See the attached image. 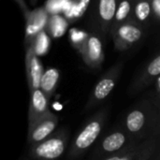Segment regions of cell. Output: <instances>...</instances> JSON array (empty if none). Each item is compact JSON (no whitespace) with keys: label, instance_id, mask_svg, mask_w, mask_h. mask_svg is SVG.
<instances>
[{"label":"cell","instance_id":"obj_1","mask_svg":"<svg viewBox=\"0 0 160 160\" xmlns=\"http://www.w3.org/2000/svg\"><path fill=\"white\" fill-rule=\"evenodd\" d=\"M105 120V114L103 112L98 113L88 124L79 132L72 147L69 151V157L77 158L82 155L99 136Z\"/></svg>","mask_w":160,"mask_h":160},{"label":"cell","instance_id":"obj_2","mask_svg":"<svg viewBox=\"0 0 160 160\" xmlns=\"http://www.w3.org/2000/svg\"><path fill=\"white\" fill-rule=\"evenodd\" d=\"M68 136L65 132H59L51 138H46L42 142L32 145L30 156L34 158L55 159L60 158L65 152Z\"/></svg>","mask_w":160,"mask_h":160},{"label":"cell","instance_id":"obj_3","mask_svg":"<svg viewBox=\"0 0 160 160\" xmlns=\"http://www.w3.org/2000/svg\"><path fill=\"white\" fill-rule=\"evenodd\" d=\"M58 124L56 116L50 112L44 116L38 119L32 125L29 126L28 132V142L29 144L35 145L46 138L50 137L51 134L54 131Z\"/></svg>","mask_w":160,"mask_h":160},{"label":"cell","instance_id":"obj_4","mask_svg":"<svg viewBox=\"0 0 160 160\" xmlns=\"http://www.w3.org/2000/svg\"><path fill=\"white\" fill-rule=\"evenodd\" d=\"M26 13V27H25V38L27 42L33 40L35 36L46 27L49 14L44 8H37L31 12Z\"/></svg>","mask_w":160,"mask_h":160},{"label":"cell","instance_id":"obj_5","mask_svg":"<svg viewBox=\"0 0 160 160\" xmlns=\"http://www.w3.org/2000/svg\"><path fill=\"white\" fill-rule=\"evenodd\" d=\"M119 72L120 69L114 68L113 69H111V71L107 73L104 77H102V79L97 83L94 88L93 99L90 100L89 104L92 103L94 105L96 102L102 101L112 93V91L116 85V82L119 77Z\"/></svg>","mask_w":160,"mask_h":160},{"label":"cell","instance_id":"obj_6","mask_svg":"<svg viewBox=\"0 0 160 160\" xmlns=\"http://www.w3.org/2000/svg\"><path fill=\"white\" fill-rule=\"evenodd\" d=\"M142 32L140 27L130 23H121L116 27L114 33V39L116 46L121 49H125L135 42H138L142 38Z\"/></svg>","mask_w":160,"mask_h":160},{"label":"cell","instance_id":"obj_7","mask_svg":"<svg viewBox=\"0 0 160 160\" xmlns=\"http://www.w3.org/2000/svg\"><path fill=\"white\" fill-rule=\"evenodd\" d=\"M25 66H26V74H27L30 90L39 88L40 78L44 70H43L42 64L38 59V56L36 55V53L33 52L31 47H29L26 52Z\"/></svg>","mask_w":160,"mask_h":160},{"label":"cell","instance_id":"obj_8","mask_svg":"<svg viewBox=\"0 0 160 160\" xmlns=\"http://www.w3.org/2000/svg\"><path fill=\"white\" fill-rule=\"evenodd\" d=\"M49 112L48 109V98L39 89L31 90V100L29 107V126L36 122L40 117Z\"/></svg>","mask_w":160,"mask_h":160},{"label":"cell","instance_id":"obj_9","mask_svg":"<svg viewBox=\"0 0 160 160\" xmlns=\"http://www.w3.org/2000/svg\"><path fill=\"white\" fill-rule=\"evenodd\" d=\"M82 53L84 56L85 63L91 68H98L103 59V49L101 40L96 37L91 36L87 38Z\"/></svg>","mask_w":160,"mask_h":160},{"label":"cell","instance_id":"obj_10","mask_svg":"<svg viewBox=\"0 0 160 160\" xmlns=\"http://www.w3.org/2000/svg\"><path fill=\"white\" fill-rule=\"evenodd\" d=\"M146 112L142 109H134L126 118V127L128 132L132 134L133 136L139 135L142 133L146 127L147 124V116Z\"/></svg>","mask_w":160,"mask_h":160},{"label":"cell","instance_id":"obj_11","mask_svg":"<svg viewBox=\"0 0 160 160\" xmlns=\"http://www.w3.org/2000/svg\"><path fill=\"white\" fill-rule=\"evenodd\" d=\"M127 136L122 131H115L105 137L101 142V149L104 153L113 154L123 148L126 144Z\"/></svg>","mask_w":160,"mask_h":160},{"label":"cell","instance_id":"obj_12","mask_svg":"<svg viewBox=\"0 0 160 160\" xmlns=\"http://www.w3.org/2000/svg\"><path fill=\"white\" fill-rule=\"evenodd\" d=\"M116 7L117 0H99L98 13L104 31L109 29L112 22L113 21Z\"/></svg>","mask_w":160,"mask_h":160},{"label":"cell","instance_id":"obj_13","mask_svg":"<svg viewBox=\"0 0 160 160\" xmlns=\"http://www.w3.org/2000/svg\"><path fill=\"white\" fill-rule=\"evenodd\" d=\"M59 80V71L57 68H51L47 70L43 71L42 76L40 78L39 89L45 94L47 98H49L56 88L57 82Z\"/></svg>","mask_w":160,"mask_h":160},{"label":"cell","instance_id":"obj_14","mask_svg":"<svg viewBox=\"0 0 160 160\" xmlns=\"http://www.w3.org/2000/svg\"><path fill=\"white\" fill-rule=\"evenodd\" d=\"M91 0H70L64 12V17L68 21L80 19L87 10Z\"/></svg>","mask_w":160,"mask_h":160},{"label":"cell","instance_id":"obj_15","mask_svg":"<svg viewBox=\"0 0 160 160\" xmlns=\"http://www.w3.org/2000/svg\"><path fill=\"white\" fill-rule=\"evenodd\" d=\"M68 26V21L61 16L60 14H52L48 19L46 27L49 30V33L53 38H61L67 31Z\"/></svg>","mask_w":160,"mask_h":160},{"label":"cell","instance_id":"obj_16","mask_svg":"<svg viewBox=\"0 0 160 160\" xmlns=\"http://www.w3.org/2000/svg\"><path fill=\"white\" fill-rule=\"evenodd\" d=\"M50 44H51L50 37L48 36L46 31L43 29L39 31L31 41V48L33 52L36 53V55L43 56L48 52Z\"/></svg>","mask_w":160,"mask_h":160},{"label":"cell","instance_id":"obj_17","mask_svg":"<svg viewBox=\"0 0 160 160\" xmlns=\"http://www.w3.org/2000/svg\"><path fill=\"white\" fill-rule=\"evenodd\" d=\"M131 9L132 8H131L130 0H121L119 2V4L116 7L114 18H113L114 20L113 28H116L118 25H120L127 20V18L131 12Z\"/></svg>","mask_w":160,"mask_h":160},{"label":"cell","instance_id":"obj_18","mask_svg":"<svg viewBox=\"0 0 160 160\" xmlns=\"http://www.w3.org/2000/svg\"><path fill=\"white\" fill-rule=\"evenodd\" d=\"M151 3L150 0H137L134 12L136 19L141 22H145L148 21L151 14Z\"/></svg>","mask_w":160,"mask_h":160},{"label":"cell","instance_id":"obj_19","mask_svg":"<svg viewBox=\"0 0 160 160\" xmlns=\"http://www.w3.org/2000/svg\"><path fill=\"white\" fill-rule=\"evenodd\" d=\"M70 0H48L45 9L48 14H60L68 7Z\"/></svg>","mask_w":160,"mask_h":160},{"label":"cell","instance_id":"obj_20","mask_svg":"<svg viewBox=\"0 0 160 160\" xmlns=\"http://www.w3.org/2000/svg\"><path fill=\"white\" fill-rule=\"evenodd\" d=\"M70 38L73 43L77 44V46L79 47V49L82 52L83 50L84 44L86 42V39H87L86 34L82 31H79L77 29H72L70 31Z\"/></svg>","mask_w":160,"mask_h":160},{"label":"cell","instance_id":"obj_21","mask_svg":"<svg viewBox=\"0 0 160 160\" xmlns=\"http://www.w3.org/2000/svg\"><path fill=\"white\" fill-rule=\"evenodd\" d=\"M160 74V56L157 55L146 68V75L152 81L154 78L158 77Z\"/></svg>","mask_w":160,"mask_h":160},{"label":"cell","instance_id":"obj_22","mask_svg":"<svg viewBox=\"0 0 160 160\" xmlns=\"http://www.w3.org/2000/svg\"><path fill=\"white\" fill-rule=\"evenodd\" d=\"M150 3L153 12L156 15V18L158 20L160 18V0H150Z\"/></svg>","mask_w":160,"mask_h":160},{"label":"cell","instance_id":"obj_23","mask_svg":"<svg viewBox=\"0 0 160 160\" xmlns=\"http://www.w3.org/2000/svg\"><path fill=\"white\" fill-rule=\"evenodd\" d=\"M16 1H17V2H18V3H19L20 5H21V7H22V8L23 9L25 8V6L23 5V1H22V0H16ZM25 9H26V8H25Z\"/></svg>","mask_w":160,"mask_h":160}]
</instances>
